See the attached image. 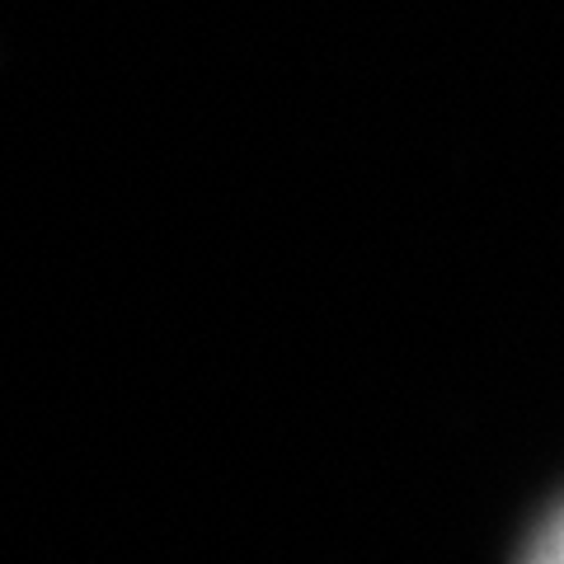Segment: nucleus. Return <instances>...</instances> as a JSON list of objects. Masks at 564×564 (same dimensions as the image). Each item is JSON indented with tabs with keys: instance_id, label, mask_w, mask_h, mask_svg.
I'll list each match as a JSON object with an SVG mask.
<instances>
[{
	"instance_id": "f257e3e1",
	"label": "nucleus",
	"mask_w": 564,
	"mask_h": 564,
	"mask_svg": "<svg viewBox=\"0 0 564 564\" xmlns=\"http://www.w3.org/2000/svg\"><path fill=\"white\" fill-rule=\"evenodd\" d=\"M518 564H564V503H555L536 522V532L527 536Z\"/></svg>"
}]
</instances>
